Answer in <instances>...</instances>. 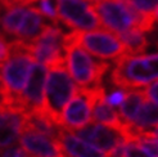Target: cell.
<instances>
[{"instance_id": "obj_12", "label": "cell", "mask_w": 158, "mask_h": 157, "mask_svg": "<svg viewBox=\"0 0 158 157\" xmlns=\"http://www.w3.org/2000/svg\"><path fill=\"white\" fill-rule=\"evenodd\" d=\"M27 113L14 109H0V147L14 146L25 129Z\"/></svg>"}, {"instance_id": "obj_13", "label": "cell", "mask_w": 158, "mask_h": 157, "mask_svg": "<svg viewBox=\"0 0 158 157\" xmlns=\"http://www.w3.org/2000/svg\"><path fill=\"white\" fill-rule=\"evenodd\" d=\"M55 140L60 146L66 157H107V155L98 151L97 148L76 137L73 133L63 128L60 129Z\"/></svg>"}, {"instance_id": "obj_2", "label": "cell", "mask_w": 158, "mask_h": 157, "mask_svg": "<svg viewBox=\"0 0 158 157\" xmlns=\"http://www.w3.org/2000/svg\"><path fill=\"white\" fill-rule=\"evenodd\" d=\"M90 4L102 25L117 36L131 28H138L144 34L154 28L156 21L153 15L136 12L127 0H93Z\"/></svg>"}, {"instance_id": "obj_29", "label": "cell", "mask_w": 158, "mask_h": 157, "mask_svg": "<svg viewBox=\"0 0 158 157\" xmlns=\"http://www.w3.org/2000/svg\"><path fill=\"white\" fill-rule=\"evenodd\" d=\"M153 17H154V21H156V23H158V9L154 12V14H153Z\"/></svg>"}, {"instance_id": "obj_4", "label": "cell", "mask_w": 158, "mask_h": 157, "mask_svg": "<svg viewBox=\"0 0 158 157\" xmlns=\"http://www.w3.org/2000/svg\"><path fill=\"white\" fill-rule=\"evenodd\" d=\"M48 70L49 76L45 84L43 112L55 125L60 126V116L63 109L68 100L76 94L78 88L71 78L66 65L55 66Z\"/></svg>"}, {"instance_id": "obj_25", "label": "cell", "mask_w": 158, "mask_h": 157, "mask_svg": "<svg viewBox=\"0 0 158 157\" xmlns=\"http://www.w3.org/2000/svg\"><path fill=\"white\" fill-rule=\"evenodd\" d=\"M9 41L5 39L4 34L0 31V65L4 63V62L9 58Z\"/></svg>"}, {"instance_id": "obj_30", "label": "cell", "mask_w": 158, "mask_h": 157, "mask_svg": "<svg viewBox=\"0 0 158 157\" xmlns=\"http://www.w3.org/2000/svg\"><path fill=\"white\" fill-rule=\"evenodd\" d=\"M3 2H6V0H0V3H3Z\"/></svg>"}, {"instance_id": "obj_10", "label": "cell", "mask_w": 158, "mask_h": 157, "mask_svg": "<svg viewBox=\"0 0 158 157\" xmlns=\"http://www.w3.org/2000/svg\"><path fill=\"white\" fill-rule=\"evenodd\" d=\"M46 75H48V68L45 66L35 63L31 67L30 77L21 95V103L26 113L43 111Z\"/></svg>"}, {"instance_id": "obj_11", "label": "cell", "mask_w": 158, "mask_h": 157, "mask_svg": "<svg viewBox=\"0 0 158 157\" xmlns=\"http://www.w3.org/2000/svg\"><path fill=\"white\" fill-rule=\"evenodd\" d=\"M18 143L31 157H66L57 140L27 128L22 130Z\"/></svg>"}, {"instance_id": "obj_28", "label": "cell", "mask_w": 158, "mask_h": 157, "mask_svg": "<svg viewBox=\"0 0 158 157\" xmlns=\"http://www.w3.org/2000/svg\"><path fill=\"white\" fill-rule=\"evenodd\" d=\"M149 133L153 135V137H156V138H158V126H156V129L154 130H149Z\"/></svg>"}, {"instance_id": "obj_5", "label": "cell", "mask_w": 158, "mask_h": 157, "mask_svg": "<svg viewBox=\"0 0 158 157\" xmlns=\"http://www.w3.org/2000/svg\"><path fill=\"white\" fill-rule=\"evenodd\" d=\"M64 53L68 74L72 76L78 88L88 89L102 85L103 76L109 68L108 62L91 58L88 52L76 44L66 45Z\"/></svg>"}, {"instance_id": "obj_1", "label": "cell", "mask_w": 158, "mask_h": 157, "mask_svg": "<svg viewBox=\"0 0 158 157\" xmlns=\"http://www.w3.org/2000/svg\"><path fill=\"white\" fill-rule=\"evenodd\" d=\"M9 52V58L0 65V78L8 94V99L0 109H15L25 112L21 103V95L35 59L30 53L28 43L21 40H10Z\"/></svg>"}, {"instance_id": "obj_6", "label": "cell", "mask_w": 158, "mask_h": 157, "mask_svg": "<svg viewBox=\"0 0 158 157\" xmlns=\"http://www.w3.org/2000/svg\"><path fill=\"white\" fill-rule=\"evenodd\" d=\"M76 44L100 59H118L126 54V49L116 34L107 30H94L89 32L68 31L64 35V46Z\"/></svg>"}, {"instance_id": "obj_9", "label": "cell", "mask_w": 158, "mask_h": 157, "mask_svg": "<svg viewBox=\"0 0 158 157\" xmlns=\"http://www.w3.org/2000/svg\"><path fill=\"white\" fill-rule=\"evenodd\" d=\"M76 137L82 139L84 142L97 148L98 151L103 152L104 155H108L112 152L116 147H118L122 143H127L123 134L120 130H116L113 128L106 126L102 124H89L85 128L75 131Z\"/></svg>"}, {"instance_id": "obj_18", "label": "cell", "mask_w": 158, "mask_h": 157, "mask_svg": "<svg viewBox=\"0 0 158 157\" xmlns=\"http://www.w3.org/2000/svg\"><path fill=\"white\" fill-rule=\"evenodd\" d=\"M118 37L122 41L127 56H140L141 53L145 52L148 46V40L144 32H141L138 28H131L118 35Z\"/></svg>"}, {"instance_id": "obj_15", "label": "cell", "mask_w": 158, "mask_h": 157, "mask_svg": "<svg viewBox=\"0 0 158 157\" xmlns=\"http://www.w3.org/2000/svg\"><path fill=\"white\" fill-rule=\"evenodd\" d=\"M106 97L107 95L102 97L95 102L93 108V113H91L93 120L97 124H102V125H106V126L113 128L116 130H120L125 137V131L127 125L123 124V121L121 120V117L116 109L107 103Z\"/></svg>"}, {"instance_id": "obj_27", "label": "cell", "mask_w": 158, "mask_h": 157, "mask_svg": "<svg viewBox=\"0 0 158 157\" xmlns=\"http://www.w3.org/2000/svg\"><path fill=\"white\" fill-rule=\"evenodd\" d=\"M8 99V94H6V89L5 86L2 81V78H0V106H3V103Z\"/></svg>"}, {"instance_id": "obj_24", "label": "cell", "mask_w": 158, "mask_h": 157, "mask_svg": "<svg viewBox=\"0 0 158 157\" xmlns=\"http://www.w3.org/2000/svg\"><path fill=\"white\" fill-rule=\"evenodd\" d=\"M126 98V90H122V89H118V90H114L109 94V95L106 97V100L109 106L112 107H117V106H121L123 103V100Z\"/></svg>"}, {"instance_id": "obj_14", "label": "cell", "mask_w": 158, "mask_h": 157, "mask_svg": "<svg viewBox=\"0 0 158 157\" xmlns=\"http://www.w3.org/2000/svg\"><path fill=\"white\" fill-rule=\"evenodd\" d=\"M46 18L40 13V11L35 6H28V9L23 17V21L17 31L15 40H21L23 43H32L43 34L44 28L48 26Z\"/></svg>"}, {"instance_id": "obj_19", "label": "cell", "mask_w": 158, "mask_h": 157, "mask_svg": "<svg viewBox=\"0 0 158 157\" xmlns=\"http://www.w3.org/2000/svg\"><path fill=\"white\" fill-rule=\"evenodd\" d=\"M37 9L44 17L49 22L54 23V25H59L58 21V14H57V0H39L36 3Z\"/></svg>"}, {"instance_id": "obj_22", "label": "cell", "mask_w": 158, "mask_h": 157, "mask_svg": "<svg viewBox=\"0 0 158 157\" xmlns=\"http://www.w3.org/2000/svg\"><path fill=\"white\" fill-rule=\"evenodd\" d=\"M123 157H153V156L151 153H148L136 142H129L125 144Z\"/></svg>"}, {"instance_id": "obj_21", "label": "cell", "mask_w": 158, "mask_h": 157, "mask_svg": "<svg viewBox=\"0 0 158 157\" xmlns=\"http://www.w3.org/2000/svg\"><path fill=\"white\" fill-rule=\"evenodd\" d=\"M127 2L136 12L145 15H153L158 9V0H127Z\"/></svg>"}, {"instance_id": "obj_3", "label": "cell", "mask_w": 158, "mask_h": 157, "mask_svg": "<svg viewBox=\"0 0 158 157\" xmlns=\"http://www.w3.org/2000/svg\"><path fill=\"white\" fill-rule=\"evenodd\" d=\"M158 80V53L125 56L116 59L110 81L122 90L139 89Z\"/></svg>"}, {"instance_id": "obj_23", "label": "cell", "mask_w": 158, "mask_h": 157, "mask_svg": "<svg viewBox=\"0 0 158 157\" xmlns=\"http://www.w3.org/2000/svg\"><path fill=\"white\" fill-rule=\"evenodd\" d=\"M0 157H31L21 146L14 144L0 151Z\"/></svg>"}, {"instance_id": "obj_20", "label": "cell", "mask_w": 158, "mask_h": 157, "mask_svg": "<svg viewBox=\"0 0 158 157\" xmlns=\"http://www.w3.org/2000/svg\"><path fill=\"white\" fill-rule=\"evenodd\" d=\"M135 142L143 147L148 153H151L153 157H158V138L153 137L149 131L140 134Z\"/></svg>"}, {"instance_id": "obj_16", "label": "cell", "mask_w": 158, "mask_h": 157, "mask_svg": "<svg viewBox=\"0 0 158 157\" xmlns=\"http://www.w3.org/2000/svg\"><path fill=\"white\" fill-rule=\"evenodd\" d=\"M145 98L147 97L143 89H130L126 91V98L120 106V112H118L123 124L131 125L134 122L140 107L145 102Z\"/></svg>"}, {"instance_id": "obj_7", "label": "cell", "mask_w": 158, "mask_h": 157, "mask_svg": "<svg viewBox=\"0 0 158 157\" xmlns=\"http://www.w3.org/2000/svg\"><path fill=\"white\" fill-rule=\"evenodd\" d=\"M106 95L102 85L94 88H78L68 106L63 109L60 116V128L68 131H77L91 121V113L95 102Z\"/></svg>"}, {"instance_id": "obj_8", "label": "cell", "mask_w": 158, "mask_h": 157, "mask_svg": "<svg viewBox=\"0 0 158 157\" xmlns=\"http://www.w3.org/2000/svg\"><path fill=\"white\" fill-rule=\"evenodd\" d=\"M57 14L59 23L69 31H94L102 23L90 3L85 0H57Z\"/></svg>"}, {"instance_id": "obj_26", "label": "cell", "mask_w": 158, "mask_h": 157, "mask_svg": "<svg viewBox=\"0 0 158 157\" xmlns=\"http://www.w3.org/2000/svg\"><path fill=\"white\" fill-rule=\"evenodd\" d=\"M144 93H145V97L151 99V102L158 104V80L152 83L151 85H148L144 89Z\"/></svg>"}, {"instance_id": "obj_17", "label": "cell", "mask_w": 158, "mask_h": 157, "mask_svg": "<svg viewBox=\"0 0 158 157\" xmlns=\"http://www.w3.org/2000/svg\"><path fill=\"white\" fill-rule=\"evenodd\" d=\"M27 9L28 8L26 6H3L0 12V31L4 34V36L15 37Z\"/></svg>"}]
</instances>
